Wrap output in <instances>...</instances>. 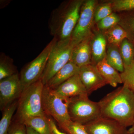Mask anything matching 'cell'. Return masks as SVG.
I'll use <instances>...</instances> for the list:
<instances>
[{"label": "cell", "mask_w": 134, "mask_h": 134, "mask_svg": "<svg viewBox=\"0 0 134 134\" xmlns=\"http://www.w3.org/2000/svg\"><path fill=\"white\" fill-rule=\"evenodd\" d=\"M92 36L91 34L86 37L72 49L70 61L79 68L92 64L91 48Z\"/></svg>", "instance_id": "12"}, {"label": "cell", "mask_w": 134, "mask_h": 134, "mask_svg": "<svg viewBox=\"0 0 134 134\" xmlns=\"http://www.w3.org/2000/svg\"><path fill=\"white\" fill-rule=\"evenodd\" d=\"M79 75L89 96L107 85L96 65L93 64L80 68Z\"/></svg>", "instance_id": "11"}, {"label": "cell", "mask_w": 134, "mask_h": 134, "mask_svg": "<svg viewBox=\"0 0 134 134\" xmlns=\"http://www.w3.org/2000/svg\"><path fill=\"white\" fill-rule=\"evenodd\" d=\"M44 87L41 79L25 89L18 99L13 120L23 123L30 117L46 115L42 104Z\"/></svg>", "instance_id": "3"}, {"label": "cell", "mask_w": 134, "mask_h": 134, "mask_svg": "<svg viewBox=\"0 0 134 134\" xmlns=\"http://www.w3.org/2000/svg\"><path fill=\"white\" fill-rule=\"evenodd\" d=\"M84 1L75 0L62 2L53 10L48 23L50 34L57 41L71 38L77 23Z\"/></svg>", "instance_id": "2"}, {"label": "cell", "mask_w": 134, "mask_h": 134, "mask_svg": "<svg viewBox=\"0 0 134 134\" xmlns=\"http://www.w3.org/2000/svg\"><path fill=\"white\" fill-rule=\"evenodd\" d=\"M18 74L14 60L3 52L0 54V80Z\"/></svg>", "instance_id": "21"}, {"label": "cell", "mask_w": 134, "mask_h": 134, "mask_svg": "<svg viewBox=\"0 0 134 134\" xmlns=\"http://www.w3.org/2000/svg\"><path fill=\"white\" fill-rule=\"evenodd\" d=\"M23 91L19 74L0 80V109L18 100Z\"/></svg>", "instance_id": "9"}, {"label": "cell", "mask_w": 134, "mask_h": 134, "mask_svg": "<svg viewBox=\"0 0 134 134\" xmlns=\"http://www.w3.org/2000/svg\"><path fill=\"white\" fill-rule=\"evenodd\" d=\"M8 134H27L26 126L24 123L12 120Z\"/></svg>", "instance_id": "29"}, {"label": "cell", "mask_w": 134, "mask_h": 134, "mask_svg": "<svg viewBox=\"0 0 134 134\" xmlns=\"http://www.w3.org/2000/svg\"><path fill=\"white\" fill-rule=\"evenodd\" d=\"M105 59L109 65L118 72L121 73L124 71L125 66L119 47L108 44Z\"/></svg>", "instance_id": "18"}, {"label": "cell", "mask_w": 134, "mask_h": 134, "mask_svg": "<svg viewBox=\"0 0 134 134\" xmlns=\"http://www.w3.org/2000/svg\"><path fill=\"white\" fill-rule=\"evenodd\" d=\"M96 66L107 84L116 87L118 84L122 83L120 74L107 63L105 58Z\"/></svg>", "instance_id": "16"}, {"label": "cell", "mask_w": 134, "mask_h": 134, "mask_svg": "<svg viewBox=\"0 0 134 134\" xmlns=\"http://www.w3.org/2000/svg\"><path fill=\"white\" fill-rule=\"evenodd\" d=\"M88 96L81 95L70 98L68 112L72 121L85 125L101 117L99 102L92 101Z\"/></svg>", "instance_id": "5"}, {"label": "cell", "mask_w": 134, "mask_h": 134, "mask_svg": "<svg viewBox=\"0 0 134 134\" xmlns=\"http://www.w3.org/2000/svg\"><path fill=\"white\" fill-rule=\"evenodd\" d=\"M48 117V120L51 128V134H68L63 133L58 129L57 125L55 124L54 120L50 117Z\"/></svg>", "instance_id": "30"}, {"label": "cell", "mask_w": 134, "mask_h": 134, "mask_svg": "<svg viewBox=\"0 0 134 134\" xmlns=\"http://www.w3.org/2000/svg\"><path fill=\"white\" fill-rule=\"evenodd\" d=\"M122 83L127 86L134 93V62L125 67L124 71L120 74Z\"/></svg>", "instance_id": "23"}, {"label": "cell", "mask_w": 134, "mask_h": 134, "mask_svg": "<svg viewBox=\"0 0 134 134\" xmlns=\"http://www.w3.org/2000/svg\"><path fill=\"white\" fill-rule=\"evenodd\" d=\"M108 44L119 47L124 40L128 38V35L125 29L119 24L106 31L104 33Z\"/></svg>", "instance_id": "19"}, {"label": "cell", "mask_w": 134, "mask_h": 134, "mask_svg": "<svg viewBox=\"0 0 134 134\" xmlns=\"http://www.w3.org/2000/svg\"><path fill=\"white\" fill-rule=\"evenodd\" d=\"M107 40L102 32L92 35L91 48L92 64L96 65L105 58L107 49Z\"/></svg>", "instance_id": "14"}, {"label": "cell", "mask_w": 134, "mask_h": 134, "mask_svg": "<svg viewBox=\"0 0 134 134\" xmlns=\"http://www.w3.org/2000/svg\"><path fill=\"white\" fill-rule=\"evenodd\" d=\"M133 43V44H134V43Z\"/></svg>", "instance_id": "33"}, {"label": "cell", "mask_w": 134, "mask_h": 134, "mask_svg": "<svg viewBox=\"0 0 134 134\" xmlns=\"http://www.w3.org/2000/svg\"><path fill=\"white\" fill-rule=\"evenodd\" d=\"M79 67L70 61L50 79L46 85L54 90L70 77L79 74Z\"/></svg>", "instance_id": "15"}, {"label": "cell", "mask_w": 134, "mask_h": 134, "mask_svg": "<svg viewBox=\"0 0 134 134\" xmlns=\"http://www.w3.org/2000/svg\"><path fill=\"white\" fill-rule=\"evenodd\" d=\"M111 2L99 5L95 8L94 14L95 21L98 23L113 13Z\"/></svg>", "instance_id": "25"}, {"label": "cell", "mask_w": 134, "mask_h": 134, "mask_svg": "<svg viewBox=\"0 0 134 134\" xmlns=\"http://www.w3.org/2000/svg\"><path fill=\"white\" fill-rule=\"evenodd\" d=\"M101 116L114 120L125 127L134 122V93L125 85L99 101Z\"/></svg>", "instance_id": "1"}, {"label": "cell", "mask_w": 134, "mask_h": 134, "mask_svg": "<svg viewBox=\"0 0 134 134\" xmlns=\"http://www.w3.org/2000/svg\"><path fill=\"white\" fill-rule=\"evenodd\" d=\"M29 127L40 134H51L48 117L46 115L30 117L24 122Z\"/></svg>", "instance_id": "17"}, {"label": "cell", "mask_w": 134, "mask_h": 134, "mask_svg": "<svg viewBox=\"0 0 134 134\" xmlns=\"http://www.w3.org/2000/svg\"><path fill=\"white\" fill-rule=\"evenodd\" d=\"M70 98L59 96L54 90L44 85L42 97L44 113L58 123L60 128L71 121L68 112Z\"/></svg>", "instance_id": "4"}, {"label": "cell", "mask_w": 134, "mask_h": 134, "mask_svg": "<svg viewBox=\"0 0 134 134\" xmlns=\"http://www.w3.org/2000/svg\"><path fill=\"white\" fill-rule=\"evenodd\" d=\"M60 128L64 130L68 134H89L85 125L71 120Z\"/></svg>", "instance_id": "26"}, {"label": "cell", "mask_w": 134, "mask_h": 134, "mask_svg": "<svg viewBox=\"0 0 134 134\" xmlns=\"http://www.w3.org/2000/svg\"><path fill=\"white\" fill-rule=\"evenodd\" d=\"M113 10L116 12L134 9V0H115L111 2Z\"/></svg>", "instance_id": "27"}, {"label": "cell", "mask_w": 134, "mask_h": 134, "mask_svg": "<svg viewBox=\"0 0 134 134\" xmlns=\"http://www.w3.org/2000/svg\"><path fill=\"white\" fill-rule=\"evenodd\" d=\"M18 100L13 102L2 111V117L0 121V134H8L12 123L14 113L17 108Z\"/></svg>", "instance_id": "20"}, {"label": "cell", "mask_w": 134, "mask_h": 134, "mask_svg": "<svg viewBox=\"0 0 134 134\" xmlns=\"http://www.w3.org/2000/svg\"><path fill=\"white\" fill-rule=\"evenodd\" d=\"M74 46L70 39L57 41L53 48L41 77L44 85L65 65L69 62Z\"/></svg>", "instance_id": "6"}, {"label": "cell", "mask_w": 134, "mask_h": 134, "mask_svg": "<svg viewBox=\"0 0 134 134\" xmlns=\"http://www.w3.org/2000/svg\"><path fill=\"white\" fill-rule=\"evenodd\" d=\"M85 126L89 134H129L127 128L119 122L102 116Z\"/></svg>", "instance_id": "10"}, {"label": "cell", "mask_w": 134, "mask_h": 134, "mask_svg": "<svg viewBox=\"0 0 134 134\" xmlns=\"http://www.w3.org/2000/svg\"><path fill=\"white\" fill-rule=\"evenodd\" d=\"M120 21V18L119 15L115 13H112L98 22V27L100 31H105L119 24Z\"/></svg>", "instance_id": "24"}, {"label": "cell", "mask_w": 134, "mask_h": 134, "mask_svg": "<svg viewBox=\"0 0 134 134\" xmlns=\"http://www.w3.org/2000/svg\"><path fill=\"white\" fill-rule=\"evenodd\" d=\"M96 1L94 0L84 1L77 23L72 32L70 40L74 47L91 34L94 19Z\"/></svg>", "instance_id": "8"}, {"label": "cell", "mask_w": 134, "mask_h": 134, "mask_svg": "<svg viewBox=\"0 0 134 134\" xmlns=\"http://www.w3.org/2000/svg\"><path fill=\"white\" fill-rule=\"evenodd\" d=\"M54 90L58 95L67 98L81 95H88L87 91L80 79L79 74L70 77Z\"/></svg>", "instance_id": "13"}, {"label": "cell", "mask_w": 134, "mask_h": 134, "mask_svg": "<svg viewBox=\"0 0 134 134\" xmlns=\"http://www.w3.org/2000/svg\"><path fill=\"white\" fill-rule=\"evenodd\" d=\"M57 41V39L53 38L40 53L22 69L19 75L23 91L41 79L50 53Z\"/></svg>", "instance_id": "7"}, {"label": "cell", "mask_w": 134, "mask_h": 134, "mask_svg": "<svg viewBox=\"0 0 134 134\" xmlns=\"http://www.w3.org/2000/svg\"><path fill=\"white\" fill-rule=\"evenodd\" d=\"M27 134H40L29 127H26Z\"/></svg>", "instance_id": "31"}, {"label": "cell", "mask_w": 134, "mask_h": 134, "mask_svg": "<svg viewBox=\"0 0 134 134\" xmlns=\"http://www.w3.org/2000/svg\"><path fill=\"white\" fill-rule=\"evenodd\" d=\"M128 132L129 134H134V122L128 129Z\"/></svg>", "instance_id": "32"}, {"label": "cell", "mask_w": 134, "mask_h": 134, "mask_svg": "<svg viewBox=\"0 0 134 134\" xmlns=\"http://www.w3.org/2000/svg\"><path fill=\"white\" fill-rule=\"evenodd\" d=\"M119 48L124 66H129L134 62L133 43L126 38L121 43Z\"/></svg>", "instance_id": "22"}, {"label": "cell", "mask_w": 134, "mask_h": 134, "mask_svg": "<svg viewBox=\"0 0 134 134\" xmlns=\"http://www.w3.org/2000/svg\"><path fill=\"white\" fill-rule=\"evenodd\" d=\"M122 26L128 35V39L134 43V13H131L126 17Z\"/></svg>", "instance_id": "28"}]
</instances>
